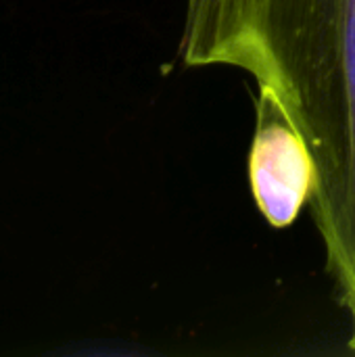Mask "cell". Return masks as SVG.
I'll use <instances>...</instances> for the list:
<instances>
[{
	"instance_id": "1",
	"label": "cell",
	"mask_w": 355,
	"mask_h": 357,
	"mask_svg": "<svg viewBox=\"0 0 355 357\" xmlns=\"http://www.w3.org/2000/svg\"><path fill=\"white\" fill-rule=\"evenodd\" d=\"M178 54L249 73L305 142L310 209L355 349V0H186Z\"/></svg>"
},
{
	"instance_id": "2",
	"label": "cell",
	"mask_w": 355,
	"mask_h": 357,
	"mask_svg": "<svg viewBox=\"0 0 355 357\" xmlns=\"http://www.w3.org/2000/svg\"><path fill=\"white\" fill-rule=\"evenodd\" d=\"M247 178L255 207L276 230L291 228L314 195L312 155L278 105L264 92L255 98Z\"/></svg>"
}]
</instances>
